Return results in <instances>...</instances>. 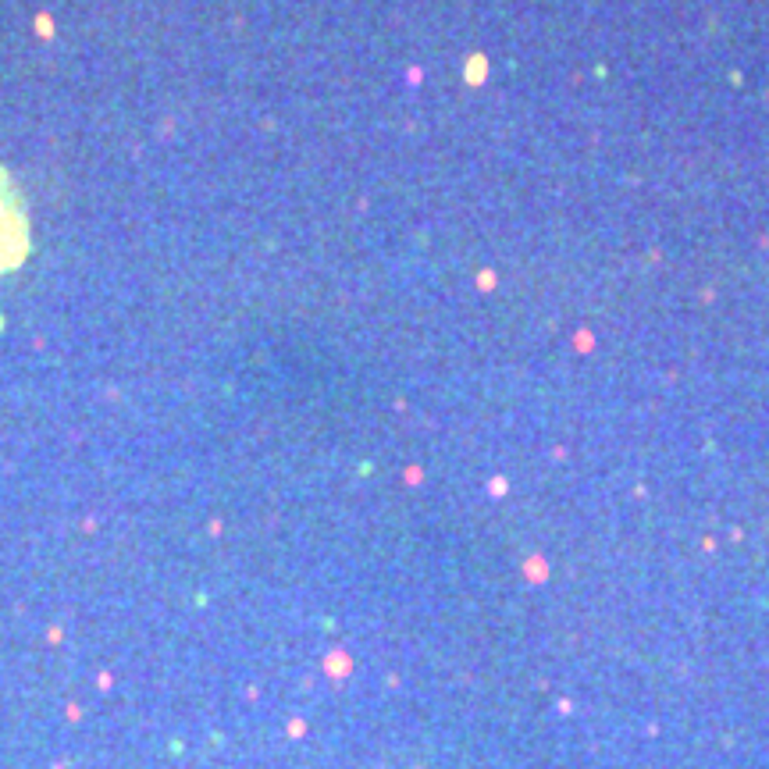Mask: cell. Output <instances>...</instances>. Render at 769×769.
Here are the masks:
<instances>
[{"mask_svg": "<svg viewBox=\"0 0 769 769\" xmlns=\"http://www.w3.org/2000/svg\"><path fill=\"white\" fill-rule=\"evenodd\" d=\"M29 253V221H25V203L0 168V274L15 271Z\"/></svg>", "mask_w": 769, "mask_h": 769, "instance_id": "6da1fadb", "label": "cell"}]
</instances>
